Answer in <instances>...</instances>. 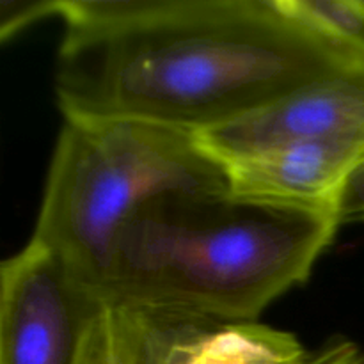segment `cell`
Here are the masks:
<instances>
[{"label": "cell", "mask_w": 364, "mask_h": 364, "mask_svg": "<svg viewBox=\"0 0 364 364\" xmlns=\"http://www.w3.org/2000/svg\"><path fill=\"white\" fill-rule=\"evenodd\" d=\"M117 364H308L311 352L287 331L167 309L107 306Z\"/></svg>", "instance_id": "obj_5"}, {"label": "cell", "mask_w": 364, "mask_h": 364, "mask_svg": "<svg viewBox=\"0 0 364 364\" xmlns=\"http://www.w3.org/2000/svg\"><path fill=\"white\" fill-rule=\"evenodd\" d=\"M63 0H2L0 38L7 41L23 28L48 16H60Z\"/></svg>", "instance_id": "obj_8"}, {"label": "cell", "mask_w": 364, "mask_h": 364, "mask_svg": "<svg viewBox=\"0 0 364 364\" xmlns=\"http://www.w3.org/2000/svg\"><path fill=\"white\" fill-rule=\"evenodd\" d=\"M107 301L28 240L0 269V364H80Z\"/></svg>", "instance_id": "obj_4"}, {"label": "cell", "mask_w": 364, "mask_h": 364, "mask_svg": "<svg viewBox=\"0 0 364 364\" xmlns=\"http://www.w3.org/2000/svg\"><path fill=\"white\" fill-rule=\"evenodd\" d=\"M364 160V139L295 142L226 166L230 187L336 215V205L352 171Z\"/></svg>", "instance_id": "obj_7"}, {"label": "cell", "mask_w": 364, "mask_h": 364, "mask_svg": "<svg viewBox=\"0 0 364 364\" xmlns=\"http://www.w3.org/2000/svg\"><path fill=\"white\" fill-rule=\"evenodd\" d=\"M336 219L341 224L364 223V160L352 171L336 205Z\"/></svg>", "instance_id": "obj_9"}, {"label": "cell", "mask_w": 364, "mask_h": 364, "mask_svg": "<svg viewBox=\"0 0 364 364\" xmlns=\"http://www.w3.org/2000/svg\"><path fill=\"white\" fill-rule=\"evenodd\" d=\"M340 228L336 215L228 187L146 203L114 242L107 304L256 322L302 284Z\"/></svg>", "instance_id": "obj_2"}, {"label": "cell", "mask_w": 364, "mask_h": 364, "mask_svg": "<svg viewBox=\"0 0 364 364\" xmlns=\"http://www.w3.org/2000/svg\"><path fill=\"white\" fill-rule=\"evenodd\" d=\"M55 95L66 119L198 135L364 59L281 0H63Z\"/></svg>", "instance_id": "obj_1"}, {"label": "cell", "mask_w": 364, "mask_h": 364, "mask_svg": "<svg viewBox=\"0 0 364 364\" xmlns=\"http://www.w3.org/2000/svg\"><path fill=\"white\" fill-rule=\"evenodd\" d=\"M228 185L226 167L187 132L134 119H66L31 240L103 295L117 233L141 206L167 192Z\"/></svg>", "instance_id": "obj_3"}, {"label": "cell", "mask_w": 364, "mask_h": 364, "mask_svg": "<svg viewBox=\"0 0 364 364\" xmlns=\"http://www.w3.org/2000/svg\"><path fill=\"white\" fill-rule=\"evenodd\" d=\"M308 364H364V350L348 340H336L313 352Z\"/></svg>", "instance_id": "obj_10"}, {"label": "cell", "mask_w": 364, "mask_h": 364, "mask_svg": "<svg viewBox=\"0 0 364 364\" xmlns=\"http://www.w3.org/2000/svg\"><path fill=\"white\" fill-rule=\"evenodd\" d=\"M196 139L224 167L295 142L364 139V59Z\"/></svg>", "instance_id": "obj_6"}]
</instances>
